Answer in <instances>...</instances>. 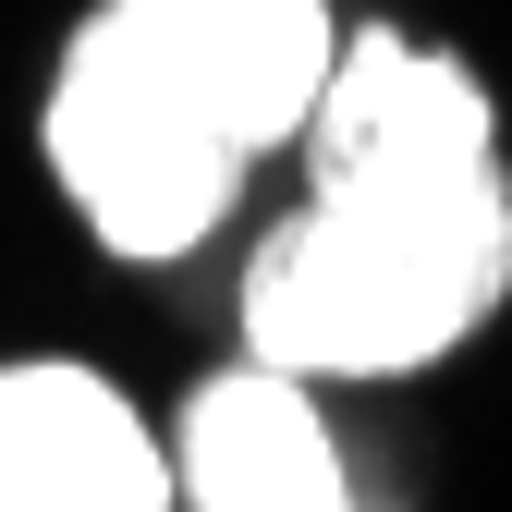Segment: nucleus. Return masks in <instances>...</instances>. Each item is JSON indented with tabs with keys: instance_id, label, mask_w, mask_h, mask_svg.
Listing matches in <instances>:
<instances>
[{
	"instance_id": "nucleus-3",
	"label": "nucleus",
	"mask_w": 512,
	"mask_h": 512,
	"mask_svg": "<svg viewBox=\"0 0 512 512\" xmlns=\"http://www.w3.org/2000/svg\"><path fill=\"white\" fill-rule=\"evenodd\" d=\"M171 512H378V488L330 427V391L232 354L171 415Z\"/></svg>"
},
{
	"instance_id": "nucleus-2",
	"label": "nucleus",
	"mask_w": 512,
	"mask_h": 512,
	"mask_svg": "<svg viewBox=\"0 0 512 512\" xmlns=\"http://www.w3.org/2000/svg\"><path fill=\"white\" fill-rule=\"evenodd\" d=\"M244 354L305 391L452 366L512 305V171L452 183H305L244 256Z\"/></svg>"
},
{
	"instance_id": "nucleus-4",
	"label": "nucleus",
	"mask_w": 512,
	"mask_h": 512,
	"mask_svg": "<svg viewBox=\"0 0 512 512\" xmlns=\"http://www.w3.org/2000/svg\"><path fill=\"white\" fill-rule=\"evenodd\" d=\"M0 512H171V427H147L98 366H0Z\"/></svg>"
},
{
	"instance_id": "nucleus-1",
	"label": "nucleus",
	"mask_w": 512,
	"mask_h": 512,
	"mask_svg": "<svg viewBox=\"0 0 512 512\" xmlns=\"http://www.w3.org/2000/svg\"><path fill=\"white\" fill-rule=\"evenodd\" d=\"M342 25V0H98L37 98V159L86 244L122 269L220 244L256 159L305 147Z\"/></svg>"
}]
</instances>
